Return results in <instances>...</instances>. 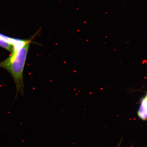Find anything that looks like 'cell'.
<instances>
[{
  "instance_id": "obj_1",
  "label": "cell",
  "mask_w": 147,
  "mask_h": 147,
  "mask_svg": "<svg viewBox=\"0 0 147 147\" xmlns=\"http://www.w3.org/2000/svg\"><path fill=\"white\" fill-rule=\"evenodd\" d=\"M31 41L22 46H13L10 57L0 63V67L6 69L13 78L17 91H23V72Z\"/></svg>"
},
{
  "instance_id": "obj_2",
  "label": "cell",
  "mask_w": 147,
  "mask_h": 147,
  "mask_svg": "<svg viewBox=\"0 0 147 147\" xmlns=\"http://www.w3.org/2000/svg\"><path fill=\"white\" fill-rule=\"evenodd\" d=\"M147 95L141 99L138 115L139 118L143 121L147 119Z\"/></svg>"
},
{
  "instance_id": "obj_3",
  "label": "cell",
  "mask_w": 147,
  "mask_h": 147,
  "mask_svg": "<svg viewBox=\"0 0 147 147\" xmlns=\"http://www.w3.org/2000/svg\"><path fill=\"white\" fill-rule=\"evenodd\" d=\"M0 47L11 53L13 49V45L0 39Z\"/></svg>"
}]
</instances>
